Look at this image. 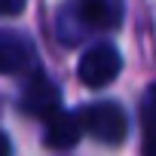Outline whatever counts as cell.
I'll return each instance as SVG.
<instances>
[{"instance_id":"1","label":"cell","mask_w":156,"mask_h":156,"mask_svg":"<svg viewBox=\"0 0 156 156\" xmlns=\"http://www.w3.org/2000/svg\"><path fill=\"white\" fill-rule=\"evenodd\" d=\"M76 116H80L83 132H89L92 138H98V141H104V144H110V147L122 144L126 135H129L126 110H122L119 104H113V101H95V104H86Z\"/></svg>"},{"instance_id":"2","label":"cell","mask_w":156,"mask_h":156,"mask_svg":"<svg viewBox=\"0 0 156 156\" xmlns=\"http://www.w3.org/2000/svg\"><path fill=\"white\" fill-rule=\"evenodd\" d=\"M122 70V58L116 52V46L110 43H95L83 52L80 58V67H76V73H80V83L89 86V89H104L110 86L116 76Z\"/></svg>"},{"instance_id":"3","label":"cell","mask_w":156,"mask_h":156,"mask_svg":"<svg viewBox=\"0 0 156 156\" xmlns=\"http://www.w3.org/2000/svg\"><path fill=\"white\" fill-rule=\"evenodd\" d=\"M37 64L34 40L22 31H0V73H22Z\"/></svg>"},{"instance_id":"4","label":"cell","mask_w":156,"mask_h":156,"mask_svg":"<svg viewBox=\"0 0 156 156\" xmlns=\"http://www.w3.org/2000/svg\"><path fill=\"white\" fill-rule=\"evenodd\" d=\"M22 110H28L31 116H40V119H52L58 110H61V95H58V86L43 73H34L31 83L25 86V95H22Z\"/></svg>"},{"instance_id":"5","label":"cell","mask_w":156,"mask_h":156,"mask_svg":"<svg viewBox=\"0 0 156 156\" xmlns=\"http://www.w3.org/2000/svg\"><path fill=\"white\" fill-rule=\"evenodd\" d=\"M80 135H83L80 116L58 110L52 119H46V135H43V141H46V147H52V150H67V147H73L76 141H80Z\"/></svg>"},{"instance_id":"6","label":"cell","mask_w":156,"mask_h":156,"mask_svg":"<svg viewBox=\"0 0 156 156\" xmlns=\"http://www.w3.org/2000/svg\"><path fill=\"white\" fill-rule=\"evenodd\" d=\"M144 156H156V86L144 98Z\"/></svg>"},{"instance_id":"7","label":"cell","mask_w":156,"mask_h":156,"mask_svg":"<svg viewBox=\"0 0 156 156\" xmlns=\"http://www.w3.org/2000/svg\"><path fill=\"white\" fill-rule=\"evenodd\" d=\"M28 0H0V16H19Z\"/></svg>"},{"instance_id":"8","label":"cell","mask_w":156,"mask_h":156,"mask_svg":"<svg viewBox=\"0 0 156 156\" xmlns=\"http://www.w3.org/2000/svg\"><path fill=\"white\" fill-rule=\"evenodd\" d=\"M0 156H12V144L6 135H0Z\"/></svg>"}]
</instances>
